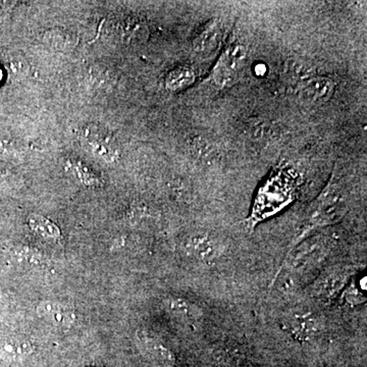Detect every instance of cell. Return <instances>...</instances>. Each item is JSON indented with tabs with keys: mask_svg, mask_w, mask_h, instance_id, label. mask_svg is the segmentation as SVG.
Returning <instances> with one entry per match:
<instances>
[{
	"mask_svg": "<svg viewBox=\"0 0 367 367\" xmlns=\"http://www.w3.org/2000/svg\"><path fill=\"white\" fill-rule=\"evenodd\" d=\"M80 140L94 158L114 163L119 156V146L114 135L103 126L86 123L80 130Z\"/></svg>",
	"mask_w": 367,
	"mask_h": 367,
	"instance_id": "cell-3",
	"label": "cell"
},
{
	"mask_svg": "<svg viewBox=\"0 0 367 367\" xmlns=\"http://www.w3.org/2000/svg\"><path fill=\"white\" fill-rule=\"evenodd\" d=\"M165 304L172 315L180 316V317L195 318L199 316L198 308L182 298H171L167 300Z\"/></svg>",
	"mask_w": 367,
	"mask_h": 367,
	"instance_id": "cell-14",
	"label": "cell"
},
{
	"mask_svg": "<svg viewBox=\"0 0 367 367\" xmlns=\"http://www.w3.org/2000/svg\"><path fill=\"white\" fill-rule=\"evenodd\" d=\"M247 48L235 40L225 47L211 70V80L220 89L232 87L238 81L246 61Z\"/></svg>",
	"mask_w": 367,
	"mask_h": 367,
	"instance_id": "cell-2",
	"label": "cell"
},
{
	"mask_svg": "<svg viewBox=\"0 0 367 367\" xmlns=\"http://www.w3.org/2000/svg\"><path fill=\"white\" fill-rule=\"evenodd\" d=\"M196 80L193 68L188 66L174 68L165 78V86L170 91L177 92L193 85Z\"/></svg>",
	"mask_w": 367,
	"mask_h": 367,
	"instance_id": "cell-11",
	"label": "cell"
},
{
	"mask_svg": "<svg viewBox=\"0 0 367 367\" xmlns=\"http://www.w3.org/2000/svg\"><path fill=\"white\" fill-rule=\"evenodd\" d=\"M77 167V170H78L79 177L82 179V181H83V182H94V177H90V174L87 172V170L85 169V167H82V165H76V167Z\"/></svg>",
	"mask_w": 367,
	"mask_h": 367,
	"instance_id": "cell-18",
	"label": "cell"
},
{
	"mask_svg": "<svg viewBox=\"0 0 367 367\" xmlns=\"http://www.w3.org/2000/svg\"><path fill=\"white\" fill-rule=\"evenodd\" d=\"M188 249L198 260L210 262L220 257L223 248L220 243L207 234H198L188 242Z\"/></svg>",
	"mask_w": 367,
	"mask_h": 367,
	"instance_id": "cell-6",
	"label": "cell"
},
{
	"mask_svg": "<svg viewBox=\"0 0 367 367\" xmlns=\"http://www.w3.org/2000/svg\"><path fill=\"white\" fill-rule=\"evenodd\" d=\"M347 209L348 200L346 192L334 172L322 193L309 207L300 233L292 242L288 253L300 243L304 242L305 239L315 230L339 222L346 214Z\"/></svg>",
	"mask_w": 367,
	"mask_h": 367,
	"instance_id": "cell-1",
	"label": "cell"
},
{
	"mask_svg": "<svg viewBox=\"0 0 367 367\" xmlns=\"http://www.w3.org/2000/svg\"><path fill=\"white\" fill-rule=\"evenodd\" d=\"M119 34L123 41L128 43H135V42L145 41L149 32L143 20L139 17H129L119 24Z\"/></svg>",
	"mask_w": 367,
	"mask_h": 367,
	"instance_id": "cell-10",
	"label": "cell"
},
{
	"mask_svg": "<svg viewBox=\"0 0 367 367\" xmlns=\"http://www.w3.org/2000/svg\"><path fill=\"white\" fill-rule=\"evenodd\" d=\"M223 41V29L218 20L209 22L193 40L194 52L203 57L214 54Z\"/></svg>",
	"mask_w": 367,
	"mask_h": 367,
	"instance_id": "cell-5",
	"label": "cell"
},
{
	"mask_svg": "<svg viewBox=\"0 0 367 367\" xmlns=\"http://www.w3.org/2000/svg\"><path fill=\"white\" fill-rule=\"evenodd\" d=\"M345 296H346L347 301L351 303V304L356 305L364 302V296L359 293V291L354 286H350L348 289H346Z\"/></svg>",
	"mask_w": 367,
	"mask_h": 367,
	"instance_id": "cell-17",
	"label": "cell"
},
{
	"mask_svg": "<svg viewBox=\"0 0 367 367\" xmlns=\"http://www.w3.org/2000/svg\"><path fill=\"white\" fill-rule=\"evenodd\" d=\"M140 342L141 346L144 349L145 352L152 359L156 360L159 364L165 366L174 364V356H172L171 351L167 350L160 343L152 339V338L147 337V336H143L142 338H140Z\"/></svg>",
	"mask_w": 367,
	"mask_h": 367,
	"instance_id": "cell-13",
	"label": "cell"
},
{
	"mask_svg": "<svg viewBox=\"0 0 367 367\" xmlns=\"http://www.w3.org/2000/svg\"><path fill=\"white\" fill-rule=\"evenodd\" d=\"M348 280V274L341 269H331L322 275L315 287L316 295L322 298H331L337 295Z\"/></svg>",
	"mask_w": 367,
	"mask_h": 367,
	"instance_id": "cell-8",
	"label": "cell"
},
{
	"mask_svg": "<svg viewBox=\"0 0 367 367\" xmlns=\"http://www.w3.org/2000/svg\"><path fill=\"white\" fill-rule=\"evenodd\" d=\"M40 315L59 324H68L74 320V313L65 305L59 303L44 302L39 307Z\"/></svg>",
	"mask_w": 367,
	"mask_h": 367,
	"instance_id": "cell-12",
	"label": "cell"
},
{
	"mask_svg": "<svg viewBox=\"0 0 367 367\" xmlns=\"http://www.w3.org/2000/svg\"><path fill=\"white\" fill-rule=\"evenodd\" d=\"M289 331L300 340L315 337L320 331V322L313 313H295L288 320Z\"/></svg>",
	"mask_w": 367,
	"mask_h": 367,
	"instance_id": "cell-7",
	"label": "cell"
},
{
	"mask_svg": "<svg viewBox=\"0 0 367 367\" xmlns=\"http://www.w3.org/2000/svg\"><path fill=\"white\" fill-rule=\"evenodd\" d=\"M334 91L335 83L333 80L327 77H315L303 84L299 96L308 105H322L331 98Z\"/></svg>",
	"mask_w": 367,
	"mask_h": 367,
	"instance_id": "cell-4",
	"label": "cell"
},
{
	"mask_svg": "<svg viewBox=\"0 0 367 367\" xmlns=\"http://www.w3.org/2000/svg\"><path fill=\"white\" fill-rule=\"evenodd\" d=\"M29 225L32 227L33 231L36 232L39 235L46 237V238H57L59 236V227L42 216H31L30 220H29Z\"/></svg>",
	"mask_w": 367,
	"mask_h": 367,
	"instance_id": "cell-16",
	"label": "cell"
},
{
	"mask_svg": "<svg viewBox=\"0 0 367 367\" xmlns=\"http://www.w3.org/2000/svg\"><path fill=\"white\" fill-rule=\"evenodd\" d=\"M2 75H3V74H2V70H0V81H1V79H2Z\"/></svg>",
	"mask_w": 367,
	"mask_h": 367,
	"instance_id": "cell-19",
	"label": "cell"
},
{
	"mask_svg": "<svg viewBox=\"0 0 367 367\" xmlns=\"http://www.w3.org/2000/svg\"><path fill=\"white\" fill-rule=\"evenodd\" d=\"M45 40L48 44L57 50H68L76 44L75 36L61 29L48 31L45 34Z\"/></svg>",
	"mask_w": 367,
	"mask_h": 367,
	"instance_id": "cell-15",
	"label": "cell"
},
{
	"mask_svg": "<svg viewBox=\"0 0 367 367\" xmlns=\"http://www.w3.org/2000/svg\"><path fill=\"white\" fill-rule=\"evenodd\" d=\"M32 351L30 342L17 335L0 336V356L10 360H17Z\"/></svg>",
	"mask_w": 367,
	"mask_h": 367,
	"instance_id": "cell-9",
	"label": "cell"
}]
</instances>
